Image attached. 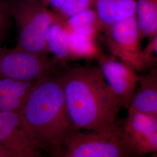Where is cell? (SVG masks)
<instances>
[{
	"label": "cell",
	"instance_id": "cell-6",
	"mask_svg": "<svg viewBox=\"0 0 157 157\" xmlns=\"http://www.w3.org/2000/svg\"><path fill=\"white\" fill-rule=\"evenodd\" d=\"M103 40L111 56L133 68L145 70L143 60L139 30L136 15L104 30Z\"/></svg>",
	"mask_w": 157,
	"mask_h": 157
},
{
	"label": "cell",
	"instance_id": "cell-1",
	"mask_svg": "<svg viewBox=\"0 0 157 157\" xmlns=\"http://www.w3.org/2000/svg\"><path fill=\"white\" fill-rule=\"evenodd\" d=\"M67 111L76 130L102 132L115 128L121 108L101 69L78 65L61 72Z\"/></svg>",
	"mask_w": 157,
	"mask_h": 157
},
{
	"label": "cell",
	"instance_id": "cell-17",
	"mask_svg": "<svg viewBox=\"0 0 157 157\" xmlns=\"http://www.w3.org/2000/svg\"><path fill=\"white\" fill-rule=\"evenodd\" d=\"M95 0H65L57 10L59 15L66 20L74 15L91 8Z\"/></svg>",
	"mask_w": 157,
	"mask_h": 157
},
{
	"label": "cell",
	"instance_id": "cell-2",
	"mask_svg": "<svg viewBox=\"0 0 157 157\" xmlns=\"http://www.w3.org/2000/svg\"><path fill=\"white\" fill-rule=\"evenodd\" d=\"M20 112L40 150L52 157L59 155L76 130L67 111L61 72L37 80Z\"/></svg>",
	"mask_w": 157,
	"mask_h": 157
},
{
	"label": "cell",
	"instance_id": "cell-19",
	"mask_svg": "<svg viewBox=\"0 0 157 157\" xmlns=\"http://www.w3.org/2000/svg\"><path fill=\"white\" fill-rule=\"evenodd\" d=\"M67 25L69 28L84 25H97L101 27L98 17L95 10L91 8L74 15L67 19Z\"/></svg>",
	"mask_w": 157,
	"mask_h": 157
},
{
	"label": "cell",
	"instance_id": "cell-7",
	"mask_svg": "<svg viewBox=\"0 0 157 157\" xmlns=\"http://www.w3.org/2000/svg\"><path fill=\"white\" fill-rule=\"evenodd\" d=\"M0 146L11 157H40L41 150L23 121L21 112H0Z\"/></svg>",
	"mask_w": 157,
	"mask_h": 157
},
{
	"label": "cell",
	"instance_id": "cell-11",
	"mask_svg": "<svg viewBox=\"0 0 157 157\" xmlns=\"http://www.w3.org/2000/svg\"><path fill=\"white\" fill-rule=\"evenodd\" d=\"M121 125L128 144L157 132V117L128 109L127 117Z\"/></svg>",
	"mask_w": 157,
	"mask_h": 157
},
{
	"label": "cell",
	"instance_id": "cell-10",
	"mask_svg": "<svg viewBox=\"0 0 157 157\" xmlns=\"http://www.w3.org/2000/svg\"><path fill=\"white\" fill-rule=\"evenodd\" d=\"M94 3L102 30L136 14V0H95Z\"/></svg>",
	"mask_w": 157,
	"mask_h": 157
},
{
	"label": "cell",
	"instance_id": "cell-21",
	"mask_svg": "<svg viewBox=\"0 0 157 157\" xmlns=\"http://www.w3.org/2000/svg\"><path fill=\"white\" fill-rule=\"evenodd\" d=\"M28 95H8L0 97V112L21 111Z\"/></svg>",
	"mask_w": 157,
	"mask_h": 157
},
{
	"label": "cell",
	"instance_id": "cell-25",
	"mask_svg": "<svg viewBox=\"0 0 157 157\" xmlns=\"http://www.w3.org/2000/svg\"><path fill=\"white\" fill-rule=\"evenodd\" d=\"M41 3L44 5V6H47L48 5V2H47V0H41Z\"/></svg>",
	"mask_w": 157,
	"mask_h": 157
},
{
	"label": "cell",
	"instance_id": "cell-14",
	"mask_svg": "<svg viewBox=\"0 0 157 157\" xmlns=\"http://www.w3.org/2000/svg\"><path fill=\"white\" fill-rule=\"evenodd\" d=\"M47 47L57 59H64L70 56L67 44V32L58 23L54 22L47 36Z\"/></svg>",
	"mask_w": 157,
	"mask_h": 157
},
{
	"label": "cell",
	"instance_id": "cell-23",
	"mask_svg": "<svg viewBox=\"0 0 157 157\" xmlns=\"http://www.w3.org/2000/svg\"><path fill=\"white\" fill-rule=\"evenodd\" d=\"M0 157H11L4 148L0 146Z\"/></svg>",
	"mask_w": 157,
	"mask_h": 157
},
{
	"label": "cell",
	"instance_id": "cell-18",
	"mask_svg": "<svg viewBox=\"0 0 157 157\" xmlns=\"http://www.w3.org/2000/svg\"><path fill=\"white\" fill-rule=\"evenodd\" d=\"M11 4L4 0H0V48L7 39L11 30Z\"/></svg>",
	"mask_w": 157,
	"mask_h": 157
},
{
	"label": "cell",
	"instance_id": "cell-8",
	"mask_svg": "<svg viewBox=\"0 0 157 157\" xmlns=\"http://www.w3.org/2000/svg\"><path fill=\"white\" fill-rule=\"evenodd\" d=\"M97 59L98 67L116 96L120 107L128 109L139 83L137 72L111 56H108L101 53Z\"/></svg>",
	"mask_w": 157,
	"mask_h": 157
},
{
	"label": "cell",
	"instance_id": "cell-15",
	"mask_svg": "<svg viewBox=\"0 0 157 157\" xmlns=\"http://www.w3.org/2000/svg\"><path fill=\"white\" fill-rule=\"evenodd\" d=\"M37 81L26 82L1 78L0 79V97L8 95H27Z\"/></svg>",
	"mask_w": 157,
	"mask_h": 157
},
{
	"label": "cell",
	"instance_id": "cell-5",
	"mask_svg": "<svg viewBox=\"0 0 157 157\" xmlns=\"http://www.w3.org/2000/svg\"><path fill=\"white\" fill-rule=\"evenodd\" d=\"M58 60L16 48H0V79L36 81L56 73Z\"/></svg>",
	"mask_w": 157,
	"mask_h": 157
},
{
	"label": "cell",
	"instance_id": "cell-12",
	"mask_svg": "<svg viewBox=\"0 0 157 157\" xmlns=\"http://www.w3.org/2000/svg\"><path fill=\"white\" fill-rule=\"evenodd\" d=\"M136 20L141 40L150 39L157 28V0H136Z\"/></svg>",
	"mask_w": 157,
	"mask_h": 157
},
{
	"label": "cell",
	"instance_id": "cell-3",
	"mask_svg": "<svg viewBox=\"0 0 157 157\" xmlns=\"http://www.w3.org/2000/svg\"><path fill=\"white\" fill-rule=\"evenodd\" d=\"M11 13L17 29L15 48L47 55V36L56 17L37 0H18L11 4Z\"/></svg>",
	"mask_w": 157,
	"mask_h": 157
},
{
	"label": "cell",
	"instance_id": "cell-27",
	"mask_svg": "<svg viewBox=\"0 0 157 157\" xmlns=\"http://www.w3.org/2000/svg\"><path fill=\"white\" fill-rule=\"evenodd\" d=\"M156 75H157V74H156Z\"/></svg>",
	"mask_w": 157,
	"mask_h": 157
},
{
	"label": "cell",
	"instance_id": "cell-26",
	"mask_svg": "<svg viewBox=\"0 0 157 157\" xmlns=\"http://www.w3.org/2000/svg\"><path fill=\"white\" fill-rule=\"evenodd\" d=\"M151 157H157V153H155V154H152V155Z\"/></svg>",
	"mask_w": 157,
	"mask_h": 157
},
{
	"label": "cell",
	"instance_id": "cell-16",
	"mask_svg": "<svg viewBox=\"0 0 157 157\" xmlns=\"http://www.w3.org/2000/svg\"><path fill=\"white\" fill-rule=\"evenodd\" d=\"M132 157L157 153V132L139 140L128 143Z\"/></svg>",
	"mask_w": 157,
	"mask_h": 157
},
{
	"label": "cell",
	"instance_id": "cell-24",
	"mask_svg": "<svg viewBox=\"0 0 157 157\" xmlns=\"http://www.w3.org/2000/svg\"><path fill=\"white\" fill-rule=\"evenodd\" d=\"M149 72H152V73H155V74H157V67H156V68H154V69H152L150 70Z\"/></svg>",
	"mask_w": 157,
	"mask_h": 157
},
{
	"label": "cell",
	"instance_id": "cell-22",
	"mask_svg": "<svg viewBox=\"0 0 157 157\" xmlns=\"http://www.w3.org/2000/svg\"><path fill=\"white\" fill-rule=\"evenodd\" d=\"M65 0H47L48 5H50L56 10H58Z\"/></svg>",
	"mask_w": 157,
	"mask_h": 157
},
{
	"label": "cell",
	"instance_id": "cell-20",
	"mask_svg": "<svg viewBox=\"0 0 157 157\" xmlns=\"http://www.w3.org/2000/svg\"><path fill=\"white\" fill-rule=\"evenodd\" d=\"M142 56L145 69L157 67V28L150 39V42L143 49Z\"/></svg>",
	"mask_w": 157,
	"mask_h": 157
},
{
	"label": "cell",
	"instance_id": "cell-9",
	"mask_svg": "<svg viewBox=\"0 0 157 157\" xmlns=\"http://www.w3.org/2000/svg\"><path fill=\"white\" fill-rule=\"evenodd\" d=\"M137 86L128 109L157 117V75L149 72L139 76Z\"/></svg>",
	"mask_w": 157,
	"mask_h": 157
},
{
	"label": "cell",
	"instance_id": "cell-13",
	"mask_svg": "<svg viewBox=\"0 0 157 157\" xmlns=\"http://www.w3.org/2000/svg\"><path fill=\"white\" fill-rule=\"evenodd\" d=\"M66 30L70 56L85 59H97L100 56L101 52L95 43V38L79 35L70 29Z\"/></svg>",
	"mask_w": 157,
	"mask_h": 157
},
{
	"label": "cell",
	"instance_id": "cell-4",
	"mask_svg": "<svg viewBox=\"0 0 157 157\" xmlns=\"http://www.w3.org/2000/svg\"><path fill=\"white\" fill-rule=\"evenodd\" d=\"M57 157H132L121 125L102 131H75Z\"/></svg>",
	"mask_w": 157,
	"mask_h": 157
}]
</instances>
